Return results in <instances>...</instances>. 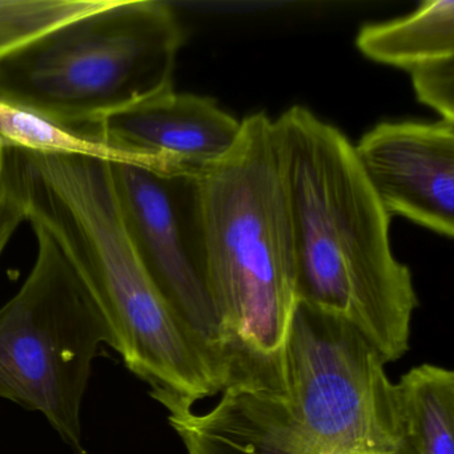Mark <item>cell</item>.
Returning a JSON list of instances; mask_svg holds the SVG:
<instances>
[{"instance_id":"6da1fadb","label":"cell","mask_w":454,"mask_h":454,"mask_svg":"<svg viewBox=\"0 0 454 454\" xmlns=\"http://www.w3.org/2000/svg\"><path fill=\"white\" fill-rule=\"evenodd\" d=\"M294 236L297 302L357 329L385 363L409 349L419 307L390 244V216L352 143L294 106L273 121Z\"/></svg>"},{"instance_id":"7a4b0ae2","label":"cell","mask_w":454,"mask_h":454,"mask_svg":"<svg viewBox=\"0 0 454 454\" xmlns=\"http://www.w3.org/2000/svg\"><path fill=\"white\" fill-rule=\"evenodd\" d=\"M23 153L27 223L43 228L62 249L127 368L151 385V393L192 405L223 392L222 374L156 288L135 249L111 163Z\"/></svg>"},{"instance_id":"3957f363","label":"cell","mask_w":454,"mask_h":454,"mask_svg":"<svg viewBox=\"0 0 454 454\" xmlns=\"http://www.w3.org/2000/svg\"><path fill=\"white\" fill-rule=\"evenodd\" d=\"M207 286L236 382L283 387L297 307L294 236L273 119L241 121L230 153L200 176Z\"/></svg>"},{"instance_id":"277c9868","label":"cell","mask_w":454,"mask_h":454,"mask_svg":"<svg viewBox=\"0 0 454 454\" xmlns=\"http://www.w3.org/2000/svg\"><path fill=\"white\" fill-rule=\"evenodd\" d=\"M184 30L161 0H116L0 62V102L81 131L174 87Z\"/></svg>"},{"instance_id":"5b68a950","label":"cell","mask_w":454,"mask_h":454,"mask_svg":"<svg viewBox=\"0 0 454 454\" xmlns=\"http://www.w3.org/2000/svg\"><path fill=\"white\" fill-rule=\"evenodd\" d=\"M36 259L0 309V398L41 411L82 449L81 408L91 365L110 331L54 239L36 224Z\"/></svg>"},{"instance_id":"8992f818","label":"cell","mask_w":454,"mask_h":454,"mask_svg":"<svg viewBox=\"0 0 454 454\" xmlns=\"http://www.w3.org/2000/svg\"><path fill=\"white\" fill-rule=\"evenodd\" d=\"M349 324L297 302L281 361L284 398L321 454H398L395 384Z\"/></svg>"},{"instance_id":"52a82bcc","label":"cell","mask_w":454,"mask_h":454,"mask_svg":"<svg viewBox=\"0 0 454 454\" xmlns=\"http://www.w3.org/2000/svg\"><path fill=\"white\" fill-rule=\"evenodd\" d=\"M111 167L121 215L143 265L227 389L236 374L207 286L200 176L158 174L129 164Z\"/></svg>"},{"instance_id":"ba28073f","label":"cell","mask_w":454,"mask_h":454,"mask_svg":"<svg viewBox=\"0 0 454 454\" xmlns=\"http://www.w3.org/2000/svg\"><path fill=\"white\" fill-rule=\"evenodd\" d=\"M387 214L454 235V123L381 121L353 145Z\"/></svg>"},{"instance_id":"9c48e42d","label":"cell","mask_w":454,"mask_h":454,"mask_svg":"<svg viewBox=\"0 0 454 454\" xmlns=\"http://www.w3.org/2000/svg\"><path fill=\"white\" fill-rule=\"evenodd\" d=\"M79 132L156 159L172 174L201 176L235 147L241 121L212 98L176 92L171 87L102 116Z\"/></svg>"},{"instance_id":"30bf717a","label":"cell","mask_w":454,"mask_h":454,"mask_svg":"<svg viewBox=\"0 0 454 454\" xmlns=\"http://www.w3.org/2000/svg\"><path fill=\"white\" fill-rule=\"evenodd\" d=\"M151 395L166 406L188 454H321L292 417L283 387L232 385L204 414L193 413L192 403L175 395Z\"/></svg>"},{"instance_id":"8fae6325","label":"cell","mask_w":454,"mask_h":454,"mask_svg":"<svg viewBox=\"0 0 454 454\" xmlns=\"http://www.w3.org/2000/svg\"><path fill=\"white\" fill-rule=\"evenodd\" d=\"M398 454H454V373L422 364L395 384Z\"/></svg>"},{"instance_id":"7c38bea8","label":"cell","mask_w":454,"mask_h":454,"mask_svg":"<svg viewBox=\"0 0 454 454\" xmlns=\"http://www.w3.org/2000/svg\"><path fill=\"white\" fill-rule=\"evenodd\" d=\"M356 46L368 59L406 73L454 58V2H424L406 17L368 23L358 31Z\"/></svg>"},{"instance_id":"4fadbf2b","label":"cell","mask_w":454,"mask_h":454,"mask_svg":"<svg viewBox=\"0 0 454 454\" xmlns=\"http://www.w3.org/2000/svg\"><path fill=\"white\" fill-rule=\"evenodd\" d=\"M0 140L27 153L79 156L107 163L129 164L163 175H175L156 159L114 147L47 119L0 102Z\"/></svg>"},{"instance_id":"5bb4252c","label":"cell","mask_w":454,"mask_h":454,"mask_svg":"<svg viewBox=\"0 0 454 454\" xmlns=\"http://www.w3.org/2000/svg\"><path fill=\"white\" fill-rule=\"evenodd\" d=\"M116 0H0V62L26 44Z\"/></svg>"},{"instance_id":"9a60e30c","label":"cell","mask_w":454,"mask_h":454,"mask_svg":"<svg viewBox=\"0 0 454 454\" xmlns=\"http://www.w3.org/2000/svg\"><path fill=\"white\" fill-rule=\"evenodd\" d=\"M27 166L20 148L0 140V256L27 222Z\"/></svg>"},{"instance_id":"2e32d148","label":"cell","mask_w":454,"mask_h":454,"mask_svg":"<svg viewBox=\"0 0 454 454\" xmlns=\"http://www.w3.org/2000/svg\"><path fill=\"white\" fill-rule=\"evenodd\" d=\"M409 75L419 102L434 110L441 121L454 123V58L422 66Z\"/></svg>"}]
</instances>
